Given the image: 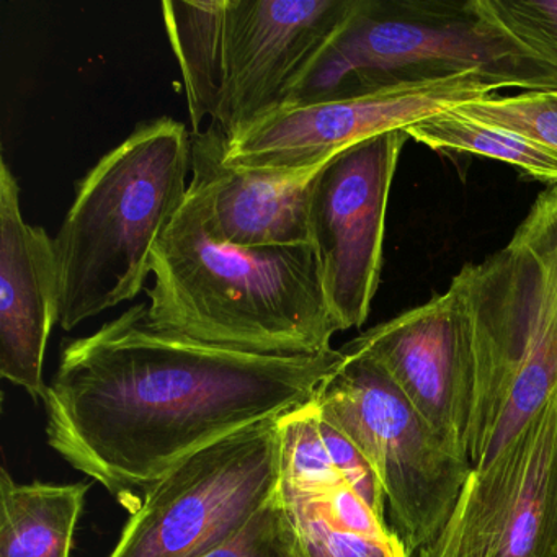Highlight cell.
Returning <instances> with one entry per match:
<instances>
[{
    "label": "cell",
    "instance_id": "cell-1",
    "mask_svg": "<svg viewBox=\"0 0 557 557\" xmlns=\"http://www.w3.org/2000/svg\"><path fill=\"white\" fill-rule=\"evenodd\" d=\"M146 309L67 342L45 397L51 448L129 511L194 453L312 403L345 360L201 344L151 327Z\"/></svg>",
    "mask_w": 557,
    "mask_h": 557
},
{
    "label": "cell",
    "instance_id": "cell-2",
    "mask_svg": "<svg viewBox=\"0 0 557 557\" xmlns=\"http://www.w3.org/2000/svg\"><path fill=\"white\" fill-rule=\"evenodd\" d=\"M151 327L201 344L270 357L332 350L341 332L311 246L246 247L216 239L188 185L152 253Z\"/></svg>",
    "mask_w": 557,
    "mask_h": 557
},
{
    "label": "cell",
    "instance_id": "cell-3",
    "mask_svg": "<svg viewBox=\"0 0 557 557\" xmlns=\"http://www.w3.org/2000/svg\"><path fill=\"white\" fill-rule=\"evenodd\" d=\"M190 171V133L161 116L139 123L77 181L54 239L64 331L143 292L152 253L187 197Z\"/></svg>",
    "mask_w": 557,
    "mask_h": 557
},
{
    "label": "cell",
    "instance_id": "cell-4",
    "mask_svg": "<svg viewBox=\"0 0 557 557\" xmlns=\"http://www.w3.org/2000/svg\"><path fill=\"white\" fill-rule=\"evenodd\" d=\"M465 73L504 90H557L556 67L482 14L475 0H354L283 107Z\"/></svg>",
    "mask_w": 557,
    "mask_h": 557
},
{
    "label": "cell",
    "instance_id": "cell-5",
    "mask_svg": "<svg viewBox=\"0 0 557 557\" xmlns=\"http://www.w3.org/2000/svg\"><path fill=\"white\" fill-rule=\"evenodd\" d=\"M474 355L468 458L487 466L557 386V295L521 250L507 246L453 278Z\"/></svg>",
    "mask_w": 557,
    "mask_h": 557
},
{
    "label": "cell",
    "instance_id": "cell-6",
    "mask_svg": "<svg viewBox=\"0 0 557 557\" xmlns=\"http://www.w3.org/2000/svg\"><path fill=\"white\" fill-rule=\"evenodd\" d=\"M341 350L344 363L312 403L373 466L394 531L412 556L445 527L471 462L443 445L371 358Z\"/></svg>",
    "mask_w": 557,
    "mask_h": 557
},
{
    "label": "cell",
    "instance_id": "cell-7",
    "mask_svg": "<svg viewBox=\"0 0 557 557\" xmlns=\"http://www.w3.org/2000/svg\"><path fill=\"white\" fill-rule=\"evenodd\" d=\"M280 482L278 419L247 426L152 485L109 557H203L236 534Z\"/></svg>",
    "mask_w": 557,
    "mask_h": 557
},
{
    "label": "cell",
    "instance_id": "cell-8",
    "mask_svg": "<svg viewBox=\"0 0 557 557\" xmlns=\"http://www.w3.org/2000/svg\"><path fill=\"white\" fill-rule=\"evenodd\" d=\"M413 557H557V386Z\"/></svg>",
    "mask_w": 557,
    "mask_h": 557
},
{
    "label": "cell",
    "instance_id": "cell-9",
    "mask_svg": "<svg viewBox=\"0 0 557 557\" xmlns=\"http://www.w3.org/2000/svg\"><path fill=\"white\" fill-rule=\"evenodd\" d=\"M500 90L482 74L465 73L393 84L344 99L285 106L230 139L224 164L253 171L319 168L358 143L406 132L413 123Z\"/></svg>",
    "mask_w": 557,
    "mask_h": 557
},
{
    "label": "cell",
    "instance_id": "cell-10",
    "mask_svg": "<svg viewBox=\"0 0 557 557\" xmlns=\"http://www.w3.org/2000/svg\"><path fill=\"white\" fill-rule=\"evenodd\" d=\"M406 132L358 143L325 162L309 201V239L342 331L361 327L380 286L387 201Z\"/></svg>",
    "mask_w": 557,
    "mask_h": 557
},
{
    "label": "cell",
    "instance_id": "cell-11",
    "mask_svg": "<svg viewBox=\"0 0 557 557\" xmlns=\"http://www.w3.org/2000/svg\"><path fill=\"white\" fill-rule=\"evenodd\" d=\"M342 348L371 358L443 445L469 461L474 355L468 312L455 282L442 295L368 329Z\"/></svg>",
    "mask_w": 557,
    "mask_h": 557
},
{
    "label": "cell",
    "instance_id": "cell-12",
    "mask_svg": "<svg viewBox=\"0 0 557 557\" xmlns=\"http://www.w3.org/2000/svg\"><path fill=\"white\" fill-rule=\"evenodd\" d=\"M354 0H230L226 87L214 120L227 139L275 112Z\"/></svg>",
    "mask_w": 557,
    "mask_h": 557
},
{
    "label": "cell",
    "instance_id": "cell-13",
    "mask_svg": "<svg viewBox=\"0 0 557 557\" xmlns=\"http://www.w3.org/2000/svg\"><path fill=\"white\" fill-rule=\"evenodd\" d=\"M60 321L54 239L22 216L21 187L0 161V374L45 400V354Z\"/></svg>",
    "mask_w": 557,
    "mask_h": 557
},
{
    "label": "cell",
    "instance_id": "cell-14",
    "mask_svg": "<svg viewBox=\"0 0 557 557\" xmlns=\"http://www.w3.org/2000/svg\"><path fill=\"white\" fill-rule=\"evenodd\" d=\"M227 136L211 122L191 133L190 187L197 191L205 226L231 246H311L309 201L322 165L301 171H253L224 164Z\"/></svg>",
    "mask_w": 557,
    "mask_h": 557
},
{
    "label": "cell",
    "instance_id": "cell-15",
    "mask_svg": "<svg viewBox=\"0 0 557 557\" xmlns=\"http://www.w3.org/2000/svg\"><path fill=\"white\" fill-rule=\"evenodd\" d=\"M227 5L230 0H165V32L184 76L194 133L220 115L226 87Z\"/></svg>",
    "mask_w": 557,
    "mask_h": 557
},
{
    "label": "cell",
    "instance_id": "cell-16",
    "mask_svg": "<svg viewBox=\"0 0 557 557\" xmlns=\"http://www.w3.org/2000/svg\"><path fill=\"white\" fill-rule=\"evenodd\" d=\"M90 484H18L0 474V557H70Z\"/></svg>",
    "mask_w": 557,
    "mask_h": 557
},
{
    "label": "cell",
    "instance_id": "cell-17",
    "mask_svg": "<svg viewBox=\"0 0 557 557\" xmlns=\"http://www.w3.org/2000/svg\"><path fill=\"white\" fill-rule=\"evenodd\" d=\"M413 141L443 152H466L513 165L528 177L557 185V156L537 143L458 110L436 113L406 129Z\"/></svg>",
    "mask_w": 557,
    "mask_h": 557
},
{
    "label": "cell",
    "instance_id": "cell-18",
    "mask_svg": "<svg viewBox=\"0 0 557 557\" xmlns=\"http://www.w3.org/2000/svg\"><path fill=\"white\" fill-rule=\"evenodd\" d=\"M301 557H412L397 534L361 533L332 517L314 494L280 484Z\"/></svg>",
    "mask_w": 557,
    "mask_h": 557
},
{
    "label": "cell",
    "instance_id": "cell-19",
    "mask_svg": "<svg viewBox=\"0 0 557 557\" xmlns=\"http://www.w3.org/2000/svg\"><path fill=\"white\" fill-rule=\"evenodd\" d=\"M456 110L471 119L510 129L557 156V90L491 96Z\"/></svg>",
    "mask_w": 557,
    "mask_h": 557
},
{
    "label": "cell",
    "instance_id": "cell-20",
    "mask_svg": "<svg viewBox=\"0 0 557 557\" xmlns=\"http://www.w3.org/2000/svg\"><path fill=\"white\" fill-rule=\"evenodd\" d=\"M203 557H301L280 488L236 534Z\"/></svg>",
    "mask_w": 557,
    "mask_h": 557
},
{
    "label": "cell",
    "instance_id": "cell-21",
    "mask_svg": "<svg viewBox=\"0 0 557 557\" xmlns=\"http://www.w3.org/2000/svg\"><path fill=\"white\" fill-rule=\"evenodd\" d=\"M482 14L557 70V0H475Z\"/></svg>",
    "mask_w": 557,
    "mask_h": 557
},
{
    "label": "cell",
    "instance_id": "cell-22",
    "mask_svg": "<svg viewBox=\"0 0 557 557\" xmlns=\"http://www.w3.org/2000/svg\"><path fill=\"white\" fill-rule=\"evenodd\" d=\"M508 246L530 257L547 288L557 295V185L537 195Z\"/></svg>",
    "mask_w": 557,
    "mask_h": 557
}]
</instances>
